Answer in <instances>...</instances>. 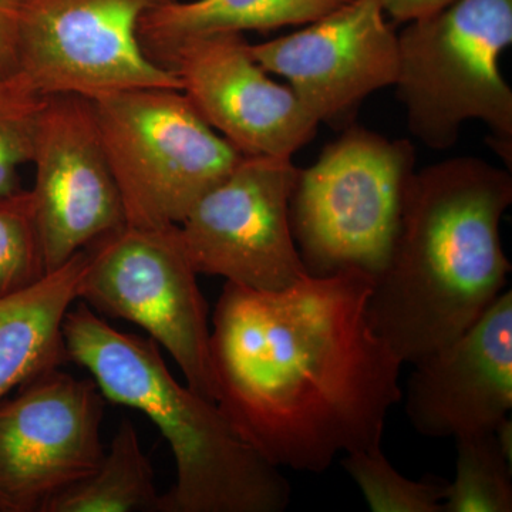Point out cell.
I'll return each mask as SVG.
<instances>
[{"instance_id": "obj_1", "label": "cell", "mask_w": 512, "mask_h": 512, "mask_svg": "<svg viewBox=\"0 0 512 512\" xmlns=\"http://www.w3.org/2000/svg\"><path fill=\"white\" fill-rule=\"evenodd\" d=\"M375 279L345 269L284 291L225 282L210 336L215 403L278 468L320 474L382 446L403 362L375 332Z\"/></svg>"}, {"instance_id": "obj_2", "label": "cell", "mask_w": 512, "mask_h": 512, "mask_svg": "<svg viewBox=\"0 0 512 512\" xmlns=\"http://www.w3.org/2000/svg\"><path fill=\"white\" fill-rule=\"evenodd\" d=\"M510 171L474 157L414 173L389 261L367 305L370 325L404 363L443 348L504 291L500 225Z\"/></svg>"}, {"instance_id": "obj_3", "label": "cell", "mask_w": 512, "mask_h": 512, "mask_svg": "<svg viewBox=\"0 0 512 512\" xmlns=\"http://www.w3.org/2000/svg\"><path fill=\"white\" fill-rule=\"evenodd\" d=\"M69 362L92 375L104 399L146 414L173 451L177 480L158 512H282L292 488L217 403L174 379L156 340L110 326L82 301L63 322Z\"/></svg>"}, {"instance_id": "obj_4", "label": "cell", "mask_w": 512, "mask_h": 512, "mask_svg": "<svg viewBox=\"0 0 512 512\" xmlns=\"http://www.w3.org/2000/svg\"><path fill=\"white\" fill-rule=\"evenodd\" d=\"M397 96L424 146L456 144L461 126L483 121L511 163L512 90L500 57L512 43V0H454L397 35Z\"/></svg>"}, {"instance_id": "obj_5", "label": "cell", "mask_w": 512, "mask_h": 512, "mask_svg": "<svg viewBox=\"0 0 512 512\" xmlns=\"http://www.w3.org/2000/svg\"><path fill=\"white\" fill-rule=\"evenodd\" d=\"M416 173V151L355 127L319 160L299 170L291 225L306 271L326 276L359 269L376 279L389 261L404 197Z\"/></svg>"}, {"instance_id": "obj_6", "label": "cell", "mask_w": 512, "mask_h": 512, "mask_svg": "<svg viewBox=\"0 0 512 512\" xmlns=\"http://www.w3.org/2000/svg\"><path fill=\"white\" fill-rule=\"evenodd\" d=\"M130 227L180 225L239 163L177 89H134L92 100Z\"/></svg>"}, {"instance_id": "obj_7", "label": "cell", "mask_w": 512, "mask_h": 512, "mask_svg": "<svg viewBox=\"0 0 512 512\" xmlns=\"http://www.w3.org/2000/svg\"><path fill=\"white\" fill-rule=\"evenodd\" d=\"M160 0H19L10 73L39 96L97 100L134 89L181 90L148 56L138 28Z\"/></svg>"}, {"instance_id": "obj_8", "label": "cell", "mask_w": 512, "mask_h": 512, "mask_svg": "<svg viewBox=\"0 0 512 512\" xmlns=\"http://www.w3.org/2000/svg\"><path fill=\"white\" fill-rule=\"evenodd\" d=\"M79 301L146 330L180 366L187 386L215 402L211 328L178 225L126 227L89 247Z\"/></svg>"}, {"instance_id": "obj_9", "label": "cell", "mask_w": 512, "mask_h": 512, "mask_svg": "<svg viewBox=\"0 0 512 512\" xmlns=\"http://www.w3.org/2000/svg\"><path fill=\"white\" fill-rule=\"evenodd\" d=\"M298 175L292 157L242 156L178 225L195 272L261 292L309 276L291 225Z\"/></svg>"}, {"instance_id": "obj_10", "label": "cell", "mask_w": 512, "mask_h": 512, "mask_svg": "<svg viewBox=\"0 0 512 512\" xmlns=\"http://www.w3.org/2000/svg\"><path fill=\"white\" fill-rule=\"evenodd\" d=\"M106 399L93 379L47 370L0 403V511L47 512L104 456Z\"/></svg>"}, {"instance_id": "obj_11", "label": "cell", "mask_w": 512, "mask_h": 512, "mask_svg": "<svg viewBox=\"0 0 512 512\" xmlns=\"http://www.w3.org/2000/svg\"><path fill=\"white\" fill-rule=\"evenodd\" d=\"M30 164L35 183L29 194L46 274L126 227L92 100L43 97Z\"/></svg>"}, {"instance_id": "obj_12", "label": "cell", "mask_w": 512, "mask_h": 512, "mask_svg": "<svg viewBox=\"0 0 512 512\" xmlns=\"http://www.w3.org/2000/svg\"><path fill=\"white\" fill-rule=\"evenodd\" d=\"M249 52L266 72L288 80L319 124L348 119L399 74L397 35L377 0H349L298 32L249 43Z\"/></svg>"}, {"instance_id": "obj_13", "label": "cell", "mask_w": 512, "mask_h": 512, "mask_svg": "<svg viewBox=\"0 0 512 512\" xmlns=\"http://www.w3.org/2000/svg\"><path fill=\"white\" fill-rule=\"evenodd\" d=\"M163 66L204 120L244 156L292 157L319 123L291 87L268 76L242 33L192 37Z\"/></svg>"}, {"instance_id": "obj_14", "label": "cell", "mask_w": 512, "mask_h": 512, "mask_svg": "<svg viewBox=\"0 0 512 512\" xmlns=\"http://www.w3.org/2000/svg\"><path fill=\"white\" fill-rule=\"evenodd\" d=\"M406 414L421 436L494 431L512 409V292L460 336L413 363Z\"/></svg>"}, {"instance_id": "obj_15", "label": "cell", "mask_w": 512, "mask_h": 512, "mask_svg": "<svg viewBox=\"0 0 512 512\" xmlns=\"http://www.w3.org/2000/svg\"><path fill=\"white\" fill-rule=\"evenodd\" d=\"M89 259L86 248L28 288L0 296V400L69 362L63 322L79 301Z\"/></svg>"}, {"instance_id": "obj_16", "label": "cell", "mask_w": 512, "mask_h": 512, "mask_svg": "<svg viewBox=\"0 0 512 512\" xmlns=\"http://www.w3.org/2000/svg\"><path fill=\"white\" fill-rule=\"evenodd\" d=\"M346 2L349 0H171L148 10L138 35L148 56L163 66L165 56L192 37L308 25Z\"/></svg>"}, {"instance_id": "obj_17", "label": "cell", "mask_w": 512, "mask_h": 512, "mask_svg": "<svg viewBox=\"0 0 512 512\" xmlns=\"http://www.w3.org/2000/svg\"><path fill=\"white\" fill-rule=\"evenodd\" d=\"M160 497L151 461L126 419L92 476L60 495L47 512H158Z\"/></svg>"}, {"instance_id": "obj_18", "label": "cell", "mask_w": 512, "mask_h": 512, "mask_svg": "<svg viewBox=\"0 0 512 512\" xmlns=\"http://www.w3.org/2000/svg\"><path fill=\"white\" fill-rule=\"evenodd\" d=\"M456 478L447 483L443 512H511L512 461L495 431L456 437Z\"/></svg>"}, {"instance_id": "obj_19", "label": "cell", "mask_w": 512, "mask_h": 512, "mask_svg": "<svg viewBox=\"0 0 512 512\" xmlns=\"http://www.w3.org/2000/svg\"><path fill=\"white\" fill-rule=\"evenodd\" d=\"M342 466L373 512H443L446 481L404 477L384 456L382 446L348 453Z\"/></svg>"}, {"instance_id": "obj_20", "label": "cell", "mask_w": 512, "mask_h": 512, "mask_svg": "<svg viewBox=\"0 0 512 512\" xmlns=\"http://www.w3.org/2000/svg\"><path fill=\"white\" fill-rule=\"evenodd\" d=\"M42 100L16 74L0 77V197L22 191L20 168L32 161Z\"/></svg>"}, {"instance_id": "obj_21", "label": "cell", "mask_w": 512, "mask_h": 512, "mask_svg": "<svg viewBox=\"0 0 512 512\" xmlns=\"http://www.w3.org/2000/svg\"><path fill=\"white\" fill-rule=\"evenodd\" d=\"M46 275L29 191L0 197V296Z\"/></svg>"}, {"instance_id": "obj_22", "label": "cell", "mask_w": 512, "mask_h": 512, "mask_svg": "<svg viewBox=\"0 0 512 512\" xmlns=\"http://www.w3.org/2000/svg\"><path fill=\"white\" fill-rule=\"evenodd\" d=\"M386 15L397 22H412L431 13L439 12L454 0H377Z\"/></svg>"}, {"instance_id": "obj_23", "label": "cell", "mask_w": 512, "mask_h": 512, "mask_svg": "<svg viewBox=\"0 0 512 512\" xmlns=\"http://www.w3.org/2000/svg\"><path fill=\"white\" fill-rule=\"evenodd\" d=\"M19 0H0V76L8 72L13 25Z\"/></svg>"}, {"instance_id": "obj_24", "label": "cell", "mask_w": 512, "mask_h": 512, "mask_svg": "<svg viewBox=\"0 0 512 512\" xmlns=\"http://www.w3.org/2000/svg\"><path fill=\"white\" fill-rule=\"evenodd\" d=\"M171 2V0H160V3Z\"/></svg>"}]
</instances>
